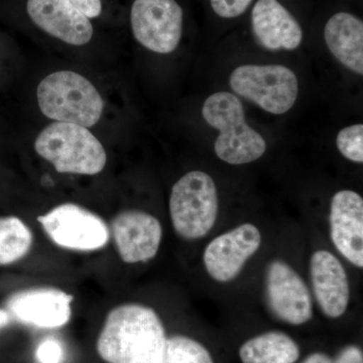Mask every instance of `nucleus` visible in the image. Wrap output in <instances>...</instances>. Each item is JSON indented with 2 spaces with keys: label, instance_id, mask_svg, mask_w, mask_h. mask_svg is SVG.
Instances as JSON below:
<instances>
[{
  "label": "nucleus",
  "instance_id": "9b49d317",
  "mask_svg": "<svg viewBox=\"0 0 363 363\" xmlns=\"http://www.w3.org/2000/svg\"><path fill=\"white\" fill-rule=\"evenodd\" d=\"M117 252L126 264L147 262L157 255L161 245V222L140 210H125L111 222Z\"/></svg>",
  "mask_w": 363,
  "mask_h": 363
},
{
  "label": "nucleus",
  "instance_id": "ddd939ff",
  "mask_svg": "<svg viewBox=\"0 0 363 363\" xmlns=\"http://www.w3.org/2000/svg\"><path fill=\"white\" fill-rule=\"evenodd\" d=\"M331 240L353 266L363 267V199L354 191H339L331 200Z\"/></svg>",
  "mask_w": 363,
  "mask_h": 363
},
{
  "label": "nucleus",
  "instance_id": "412c9836",
  "mask_svg": "<svg viewBox=\"0 0 363 363\" xmlns=\"http://www.w3.org/2000/svg\"><path fill=\"white\" fill-rule=\"evenodd\" d=\"M336 145L340 154L348 161L363 162V125L353 124L339 131Z\"/></svg>",
  "mask_w": 363,
  "mask_h": 363
},
{
  "label": "nucleus",
  "instance_id": "393cba45",
  "mask_svg": "<svg viewBox=\"0 0 363 363\" xmlns=\"http://www.w3.org/2000/svg\"><path fill=\"white\" fill-rule=\"evenodd\" d=\"M332 363H363L362 350L355 345H350L340 351L335 362Z\"/></svg>",
  "mask_w": 363,
  "mask_h": 363
},
{
  "label": "nucleus",
  "instance_id": "b1692460",
  "mask_svg": "<svg viewBox=\"0 0 363 363\" xmlns=\"http://www.w3.org/2000/svg\"><path fill=\"white\" fill-rule=\"evenodd\" d=\"M86 18H95L101 14V0H69Z\"/></svg>",
  "mask_w": 363,
  "mask_h": 363
},
{
  "label": "nucleus",
  "instance_id": "a211bd4d",
  "mask_svg": "<svg viewBox=\"0 0 363 363\" xmlns=\"http://www.w3.org/2000/svg\"><path fill=\"white\" fill-rule=\"evenodd\" d=\"M240 357L242 363H295L300 348L284 332L269 331L243 343Z\"/></svg>",
  "mask_w": 363,
  "mask_h": 363
},
{
  "label": "nucleus",
  "instance_id": "f03ea898",
  "mask_svg": "<svg viewBox=\"0 0 363 363\" xmlns=\"http://www.w3.org/2000/svg\"><path fill=\"white\" fill-rule=\"evenodd\" d=\"M204 121L220 131L214 143L216 156L230 164H250L264 156L267 143L247 125L240 98L230 92L210 95L202 108Z\"/></svg>",
  "mask_w": 363,
  "mask_h": 363
},
{
  "label": "nucleus",
  "instance_id": "f8f14e48",
  "mask_svg": "<svg viewBox=\"0 0 363 363\" xmlns=\"http://www.w3.org/2000/svg\"><path fill=\"white\" fill-rule=\"evenodd\" d=\"M70 294L52 286L28 289L7 300V311L23 323L55 329L65 326L72 316Z\"/></svg>",
  "mask_w": 363,
  "mask_h": 363
},
{
  "label": "nucleus",
  "instance_id": "423d86ee",
  "mask_svg": "<svg viewBox=\"0 0 363 363\" xmlns=\"http://www.w3.org/2000/svg\"><path fill=\"white\" fill-rule=\"evenodd\" d=\"M231 89L272 114L286 113L298 98L297 76L281 65H243L229 78Z\"/></svg>",
  "mask_w": 363,
  "mask_h": 363
},
{
  "label": "nucleus",
  "instance_id": "a878e982",
  "mask_svg": "<svg viewBox=\"0 0 363 363\" xmlns=\"http://www.w3.org/2000/svg\"><path fill=\"white\" fill-rule=\"evenodd\" d=\"M303 363H332L331 358L322 352L313 353Z\"/></svg>",
  "mask_w": 363,
  "mask_h": 363
},
{
  "label": "nucleus",
  "instance_id": "39448f33",
  "mask_svg": "<svg viewBox=\"0 0 363 363\" xmlns=\"http://www.w3.org/2000/svg\"><path fill=\"white\" fill-rule=\"evenodd\" d=\"M218 208L216 185L205 172H189L172 188L171 220L176 233L184 240L207 235L216 222Z\"/></svg>",
  "mask_w": 363,
  "mask_h": 363
},
{
  "label": "nucleus",
  "instance_id": "7ed1b4c3",
  "mask_svg": "<svg viewBox=\"0 0 363 363\" xmlns=\"http://www.w3.org/2000/svg\"><path fill=\"white\" fill-rule=\"evenodd\" d=\"M37 97L43 114L57 123L92 128L104 113V99L96 87L73 71L55 72L43 79Z\"/></svg>",
  "mask_w": 363,
  "mask_h": 363
},
{
  "label": "nucleus",
  "instance_id": "f257e3e1",
  "mask_svg": "<svg viewBox=\"0 0 363 363\" xmlns=\"http://www.w3.org/2000/svg\"><path fill=\"white\" fill-rule=\"evenodd\" d=\"M166 331L147 306L123 304L107 315L98 336V355L108 363H164Z\"/></svg>",
  "mask_w": 363,
  "mask_h": 363
},
{
  "label": "nucleus",
  "instance_id": "20e7f679",
  "mask_svg": "<svg viewBox=\"0 0 363 363\" xmlns=\"http://www.w3.org/2000/svg\"><path fill=\"white\" fill-rule=\"evenodd\" d=\"M35 150L61 174L97 175L106 166L102 143L87 128L77 124H49L38 135Z\"/></svg>",
  "mask_w": 363,
  "mask_h": 363
},
{
  "label": "nucleus",
  "instance_id": "f3484780",
  "mask_svg": "<svg viewBox=\"0 0 363 363\" xmlns=\"http://www.w3.org/2000/svg\"><path fill=\"white\" fill-rule=\"evenodd\" d=\"M325 42L332 55L358 75H363V23L353 14L338 13L327 21Z\"/></svg>",
  "mask_w": 363,
  "mask_h": 363
},
{
  "label": "nucleus",
  "instance_id": "dca6fc26",
  "mask_svg": "<svg viewBox=\"0 0 363 363\" xmlns=\"http://www.w3.org/2000/svg\"><path fill=\"white\" fill-rule=\"evenodd\" d=\"M252 25L259 44L269 51H293L302 43V28L278 0H259L252 9Z\"/></svg>",
  "mask_w": 363,
  "mask_h": 363
},
{
  "label": "nucleus",
  "instance_id": "aec40b11",
  "mask_svg": "<svg viewBox=\"0 0 363 363\" xmlns=\"http://www.w3.org/2000/svg\"><path fill=\"white\" fill-rule=\"evenodd\" d=\"M164 363H214L206 347L193 338L175 335L167 340Z\"/></svg>",
  "mask_w": 363,
  "mask_h": 363
},
{
  "label": "nucleus",
  "instance_id": "9d476101",
  "mask_svg": "<svg viewBox=\"0 0 363 363\" xmlns=\"http://www.w3.org/2000/svg\"><path fill=\"white\" fill-rule=\"evenodd\" d=\"M260 245L259 229L255 224H240L209 242L203 253L205 269L215 281L228 283L240 274Z\"/></svg>",
  "mask_w": 363,
  "mask_h": 363
},
{
  "label": "nucleus",
  "instance_id": "6ab92c4d",
  "mask_svg": "<svg viewBox=\"0 0 363 363\" xmlns=\"http://www.w3.org/2000/svg\"><path fill=\"white\" fill-rule=\"evenodd\" d=\"M33 242L32 231L21 218L0 217V266L23 259L30 252Z\"/></svg>",
  "mask_w": 363,
  "mask_h": 363
},
{
  "label": "nucleus",
  "instance_id": "bb28decb",
  "mask_svg": "<svg viewBox=\"0 0 363 363\" xmlns=\"http://www.w3.org/2000/svg\"><path fill=\"white\" fill-rule=\"evenodd\" d=\"M11 315L7 310L0 309V328L7 326L11 322Z\"/></svg>",
  "mask_w": 363,
  "mask_h": 363
},
{
  "label": "nucleus",
  "instance_id": "5701e85b",
  "mask_svg": "<svg viewBox=\"0 0 363 363\" xmlns=\"http://www.w3.org/2000/svg\"><path fill=\"white\" fill-rule=\"evenodd\" d=\"M35 357L40 363H61L64 357L63 348L55 339H45L38 347Z\"/></svg>",
  "mask_w": 363,
  "mask_h": 363
},
{
  "label": "nucleus",
  "instance_id": "1a4fd4ad",
  "mask_svg": "<svg viewBox=\"0 0 363 363\" xmlns=\"http://www.w3.org/2000/svg\"><path fill=\"white\" fill-rule=\"evenodd\" d=\"M266 293L269 309L281 321L297 326L312 319L309 289L300 274L284 260H272L267 267Z\"/></svg>",
  "mask_w": 363,
  "mask_h": 363
},
{
  "label": "nucleus",
  "instance_id": "4468645a",
  "mask_svg": "<svg viewBox=\"0 0 363 363\" xmlns=\"http://www.w3.org/2000/svg\"><path fill=\"white\" fill-rule=\"evenodd\" d=\"M26 11L40 30L66 44L84 45L92 39L89 18L69 0H28Z\"/></svg>",
  "mask_w": 363,
  "mask_h": 363
},
{
  "label": "nucleus",
  "instance_id": "0eeeda50",
  "mask_svg": "<svg viewBox=\"0 0 363 363\" xmlns=\"http://www.w3.org/2000/svg\"><path fill=\"white\" fill-rule=\"evenodd\" d=\"M50 240L67 250L94 252L108 243L111 231L104 219L82 206L65 203L38 217Z\"/></svg>",
  "mask_w": 363,
  "mask_h": 363
},
{
  "label": "nucleus",
  "instance_id": "6e6552de",
  "mask_svg": "<svg viewBox=\"0 0 363 363\" xmlns=\"http://www.w3.org/2000/svg\"><path fill=\"white\" fill-rule=\"evenodd\" d=\"M130 25L135 40L145 49L171 54L180 44L183 9L176 0H135Z\"/></svg>",
  "mask_w": 363,
  "mask_h": 363
},
{
  "label": "nucleus",
  "instance_id": "2eb2a0df",
  "mask_svg": "<svg viewBox=\"0 0 363 363\" xmlns=\"http://www.w3.org/2000/svg\"><path fill=\"white\" fill-rule=\"evenodd\" d=\"M310 272L315 298L325 316L336 319L345 314L350 286L340 260L327 250H317L310 260Z\"/></svg>",
  "mask_w": 363,
  "mask_h": 363
},
{
  "label": "nucleus",
  "instance_id": "4be33fe9",
  "mask_svg": "<svg viewBox=\"0 0 363 363\" xmlns=\"http://www.w3.org/2000/svg\"><path fill=\"white\" fill-rule=\"evenodd\" d=\"M212 9L224 18H238L248 9L252 0H210Z\"/></svg>",
  "mask_w": 363,
  "mask_h": 363
}]
</instances>
